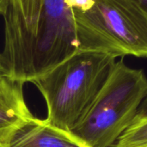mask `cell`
Masks as SVG:
<instances>
[{"mask_svg":"<svg viewBox=\"0 0 147 147\" xmlns=\"http://www.w3.org/2000/svg\"><path fill=\"white\" fill-rule=\"evenodd\" d=\"M95 0H65L66 5L71 9L87 11L94 4Z\"/></svg>","mask_w":147,"mask_h":147,"instance_id":"9","label":"cell"},{"mask_svg":"<svg viewBox=\"0 0 147 147\" xmlns=\"http://www.w3.org/2000/svg\"><path fill=\"white\" fill-rule=\"evenodd\" d=\"M78 51L73 10L65 0H43L35 36L19 81L31 82Z\"/></svg>","mask_w":147,"mask_h":147,"instance_id":"4","label":"cell"},{"mask_svg":"<svg viewBox=\"0 0 147 147\" xmlns=\"http://www.w3.org/2000/svg\"><path fill=\"white\" fill-rule=\"evenodd\" d=\"M3 76V66L1 63V57H0V79L2 78Z\"/></svg>","mask_w":147,"mask_h":147,"instance_id":"14","label":"cell"},{"mask_svg":"<svg viewBox=\"0 0 147 147\" xmlns=\"http://www.w3.org/2000/svg\"><path fill=\"white\" fill-rule=\"evenodd\" d=\"M9 133H4V134H0V147H7L5 144V138Z\"/></svg>","mask_w":147,"mask_h":147,"instance_id":"13","label":"cell"},{"mask_svg":"<svg viewBox=\"0 0 147 147\" xmlns=\"http://www.w3.org/2000/svg\"><path fill=\"white\" fill-rule=\"evenodd\" d=\"M7 6V0H0V16H3Z\"/></svg>","mask_w":147,"mask_h":147,"instance_id":"12","label":"cell"},{"mask_svg":"<svg viewBox=\"0 0 147 147\" xmlns=\"http://www.w3.org/2000/svg\"><path fill=\"white\" fill-rule=\"evenodd\" d=\"M73 10L79 51L147 58V12L132 0H95Z\"/></svg>","mask_w":147,"mask_h":147,"instance_id":"3","label":"cell"},{"mask_svg":"<svg viewBox=\"0 0 147 147\" xmlns=\"http://www.w3.org/2000/svg\"><path fill=\"white\" fill-rule=\"evenodd\" d=\"M112 147H147V117L135 119Z\"/></svg>","mask_w":147,"mask_h":147,"instance_id":"8","label":"cell"},{"mask_svg":"<svg viewBox=\"0 0 147 147\" xmlns=\"http://www.w3.org/2000/svg\"><path fill=\"white\" fill-rule=\"evenodd\" d=\"M23 84L4 75L0 79V134L10 133L34 117L24 100Z\"/></svg>","mask_w":147,"mask_h":147,"instance_id":"7","label":"cell"},{"mask_svg":"<svg viewBox=\"0 0 147 147\" xmlns=\"http://www.w3.org/2000/svg\"><path fill=\"white\" fill-rule=\"evenodd\" d=\"M144 117H147V94L139 108V110L137 112V115H136L135 119H140V118H144Z\"/></svg>","mask_w":147,"mask_h":147,"instance_id":"10","label":"cell"},{"mask_svg":"<svg viewBox=\"0 0 147 147\" xmlns=\"http://www.w3.org/2000/svg\"><path fill=\"white\" fill-rule=\"evenodd\" d=\"M7 147H90L71 133L53 127L34 116L5 138Z\"/></svg>","mask_w":147,"mask_h":147,"instance_id":"6","label":"cell"},{"mask_svg":"<svg viewBox=\"0 0 147 147\" xmlns=\"http://www.w3.org/2000/svg\"><path fill=\"white\" fill-rule=\"evenodd\" d=\"M116 57L100 52H78L30 83L44 97L45 121L71 132L86 115L115 64Z\"/></svg>","mask_w":147,"mask_h":147,"instance_id":"1","label":"cell"},{"mask_svg":"<svg viewBox=\"0 0 147 147\" xmlns=\"http://www.w3.org/2000/svg\"><path fill=\"white\" fill-rule=\"evenodd\" d=\"M147 12V0H132Z\"/></svg>","mask_w":147,"mask_h":147,"instance_id":"11","label":"cell"},{"mask_svg":"<svg viewBox=\"0 0 147 147\" xmlns=\"http://www.w3.org/2000/svg\"><path fill=\"white\" fill-rule=\"evenodd\" d=\"M147 94L142 70L116 61L91 107L70 132L90 147H112L134 122Z\"/></svg>","mask_w":147,"mask_h":147,"instance_id":"2","label":"cell"},{"mask_svg":"<svg viewBox=\"0 0 147 147\" xmlns=\"http://www.w3.org/2000/svg\"><path fill=\"white\" fill-rule=\"evenodd\" d=\"M43 0H7L4 47L0 53L3 74L19 81L36 33Z\"/></svg>","mask_w":147,"mask_h":147,"instance_id":"5","label":"cell"}]
</instances>
